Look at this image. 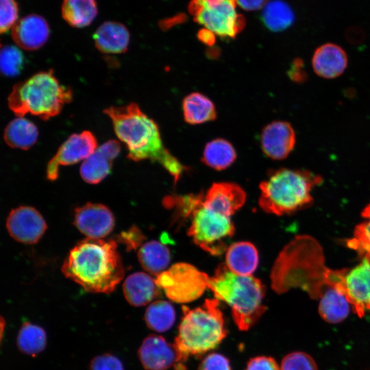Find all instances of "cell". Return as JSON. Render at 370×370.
<instances>
[{
	"instance_id": "1",
	"label": "cell",
	"mask_w": 370,
	"mask_h": 370,
	"mask_svg": "<svg viewBox=\"0 0 370 370\" xmlns=\"http://www.w3.org/2000/svg\"><path fill=\"white\" fill-rule=\"evenodd\" d=\"M346 271L327 267L320 243L309 235H298L276 258L270 275L271 288L278 294L300 288L321 305L343 295Z\"/></svg>"
},
{
	"instance_id": "2",
	"label": "cell",
	"mask_w": 370,
	"mask_h": 370,
	"mask_svg": "<svg viewBox=\"0 0 370 370\" xmlns=\"http://www.w3.org/2000/svg\"><path fill=\"white\" fill-rule=\"evenodd\" d=\"M103 112L110 118L118 138L125 144L130 160L157 162L177 181L185 167L165 148L157 124L137 104L111 106Z\"/></svg>"
},
{
	"instance_id": "3",
	"label": "cell",
	"mask_w": 370,
	"mask_h": 370,
	"mask_svg": "<svg viewBox=\"0 0 370 370\" xmlns=\"http://www.w3.org/2000/svg\"><path fill=\"white\" fill-rule=\"evenodd\" d=\"M62 271L92 293L112 292L124 276L116 242L90 238L80 241L70 251Z\"/></svg>"
},
{
	"instance_id": "4",
	"label": "cell",
	"mask_w": 370,
	"mask_h": 370,
	"mask_svg": "<svg viewBox=\"0 0 370 370\" xmlns=\"http://www.w3.org/2000/svg\"><path fill=\"white\" fill-rule=\"evenodd\" d=\"M208 288L216 299L231 307L233 319L241 330H248L266 310L262 304L265 288L260 280L236 275L225 264H220L210 277Z\"/></svg>"
},
{
	"instance_id": "5",
	"label": "cell",
	"mask_w": 370,
	"mask_h": 370,
	"mask_svg": "<svg viewBox=\"0 0 370 370\" xmlns=\"http://www.w3.org/2000/svg\"><path fill=\"white\" fill-rule=\"evenodd\" d=\"M322 181L321 176L309 171L279 169L260 183L259 206L278 216L302 210L312 204L310 193Z\"/></svg>"
},
{
	"instance_id": "6",
	"label": "cell",
	"mask_w": 370,
	"mask_h": 370,
	"mask_svg": "<svg viewBox=\"0 0 370 370\" xmlns=\"http://www.w3.org/2000/svg\"><path fill=\"white\" fill-rule=\"evenodd\" d=\"M72 98L71 89L60 84L53 71L49 70L15 84L8 103L18 117L31 114L47 120L60 114Z\"/></svg>"
},
{
	"instance_id": "7",
	"label": "cell",
	"mask_w": 370,
	"mask_h": 370,
	"mask_svg": "<svg viewBox=\"0 0 370 370\" xmlns=\"http://www.w3.org/2000/svg\"><path fill=\"white\" fill-rule=\"evenodd\" d=\"M184 315L175 345L187 359L215 348L226 336L218 299H206L199 307L182 306Z\"/></svg>"
},
{
	"instance_id": "8",
	"label": "cell",
	"mask_w": 370,
	"mask_h": 370,
	"mask_svg": "<svg viewBox=\"0 0 370 370\" xmlns=\"http://www.w3.org/2000/svg\"><path fill=\"white\" fill-rule=\"evenodd\" d=\"M204 198L190 215L188 234L204 250L214 256L221 255L227 250V244L234 234V226L230 217L206 207Z\"/></svg>"
},
{
	"instance_id": "9",
	"label": "cell",
	"mask_w": 370,
	"mask_h": 370,
	"mask_svg": "<svg viewBox=\"0 0 370 370\" xmlns=\"http://www.w3.org/2000/svg\"><path fill=\"white\" fill-rule=\"evenodd\" d=\"M236 0H191L188 10L197 23L215 35L234 38L245 25V17L236 12Z\"/></svg>"
},
{
	"instance_id": "10",
	"label": "cell",
	"mask_w": 370,
	"mask_h": 370,
	"mask_svg": "<svg viewBox=\"0 0 370 370\" xmlns=\"http://www.w3.org/2000/svg\"><path fill=\"white\" fill-rule=\"evenodd\" d=\"M210 277L194 266L176 263L164 271L156 279L168 298L177 303H188L201 296L208 288Z\"/></svg>"
},
{
	"instance_id": "11",
	"label": "cell",
	"mask_w": 370,
	"mask_h": 370,
	"mask_svg": "<svg viewBox=\"0 0 370 370\" xmlns=\"http://www.w3.org/2000/svg\"><path fill=\"white\" fill-rule=\"evenodd\" d=\"M97 148V140L92 133L84 131L70 136L59 147L47 166V177H58L59 166L69 165L86 160Z\"/></svg>"
},
{
	"instance_id": "12",
	"label": "cell",
	"mask_w": 370,
	"mask_h": 370,
	"mask_svg": "<svg viewBox=\"0 0 370 370\" xmlns=\"http://www.w3.org/2000/svg\"><path fill=\"white\" fill-rule=\"evenodd\" d=\"M362 258L354 267L347 268L342 288V294L360 317L370 312V260Z\"/></svg>"
},
{
	"instance_id": "13",
	"label": "cell",
	"mask_w": 370,
	"mask_h": 370,
	"mask_svg": "<svg viewBox=\"0 0 370 370\" xmlns=\"http://www.w3.org/2000/svg\"><path fill=\"white\" fill-rule=\"evenodd\" d=\"M6 227L10 235L16 241L34 244L41 238L47 225L36 209L31 206H19L10 212Z\"/></svg>"
},
{
	"instance_id": "14",
	"label": "cell",
	"mask_w": 370,
	"mask_h": 370,
	"mask_svg": "<svg viewBox=\"0 0 370 370\" xmlns=\"http://www.w3.org/2000/svg\"><path fill=\"white\" fill-rule=\"evenodd\" d=\"M138 353L143 366L147 370H167L171 366L187 360L175 343H169L162 336L155 334L145 338Z\"/></svg>"
},
{
	"instance_id": "15",
	"label": "cell",
	"mask_w": 370,
	"mask_h": 370,
	"mask_svg": "<svg viewBox=\"0 0 370 370\" xmlns=\"http://www.w3.org/2000/svg\"><path fill=\"white\" fill-rule=\"evenodd\" d=\"M73 223L88 238L100 239L114 229V217L105 205L87 203L75 208Z\"/></svg>"
},
{
	"instance_id": "16",
	"label": "cell",
	"mask_w": 370,
	"mask_h": 370,
	"mask_svg": "<svg viewBox=\"0 0 370 370\" xmlns=\"http://www.w3.org/2000/svg\"><path fill=\"white\" fill-rule=\"evenodd\" d=\"M295 143L294 129L289 123L282 121L268 124L260 136L263 152L273 160L286 158L294 149Z\"/></svg>"
},
{
	"instance_id": "17",
	"label": "cell",
	"mask_w": 370,
	"mask_h": 370,
	"mask_svg": "<svg viewBox=\"0 0 370 370\" xmlns=\"http://www.w3.org/2000/svg\"><path fill=\"white\" fill-rule=\"evenodd\" d=\"M48 23L41 16L31 14L18 19L12 29V36L21 48L33 51L42 47L49 37Z\"/></svg>"
},
{
	"instance_id": "18",
	"label": "cell",
	"mask_w": 370,
	"mask_h": 370,
	"mask_svg": "<svg viewBox=\"0 0 370 370\" xmlns=\"http://www.w3.org/2000/svg\"><path fill=\"white\" fill-rule=\"evenodd\" d=\"M121 151L120 143L110 140L103 143L84 160L80 167L82 179L88 184L99 183L110 172L112 161Z\"/></svg>"
},
{
	"instance_id": "19",
	"label": "cell",
	"mask_w": 370,
	"mask_h": 370,
	"mask_svg": "<svg viewBox=\"0 0 370 370\" xmlns=\"http://www.w3.org/2000/svg\"><path fill=\"white\" fill-rule=\"evenodd\" d=\"M246 193L234 183H214L204 198V204L208 208L230 217L243 206Z\"/></svg>"
},
{
	"instance_id": "20",
	"label": "cell",
	"mask_w": 370,
	"mask_h": 370,
	"mask_svg": "<svg viewBox=\"0 0 370 370\" xmlns=\"http://www.w3.org/2000/svg\"><path fill=\"white\" fill-rule=\"evenodd\" d=\"M347 56L338 45L325 43L319 47L312 56L314 73L325 79H334L343 73L347 66Z\"/></svg>"
},
{
	"instance_id": "21",
	"label": "cell",
	"mask_w": 370,
	"mask_h": 370,
	"mask_svg": "<svg viewBox=\"0 0 370 370\" xmlns=\"http://www.w3.org/2000/svg\"><path fill=\"white\" fill-rule=\"evenodd\" d=\"M93 40L97 49L107 54L125 53L130 42L127 28L116 21L103 23L93 34Z\"/></svg>"
},
{
	"instance_id": "22",
	"label": "cell",
	"mask_w": 370,
	"mask_h": 370,
	"mask_svg": "<svg viewBox=\"0 0 370 370\" xmlns=\"http://www.w3.org/2000/svg\"><path fill=\"white\" fill-rule=\"evenodd\" d=\"M160 288L156 280L143 272L130 275L123 285L126 300L134 306H142L151 302L160 295Z\"/></svg>"
},
{
	"instance_id": "23",
	"label": "cell",
	"mask_w": 370,
	"mask_h": 370,
	"mask_svg": "<svg viewBox=\"0 0 370 370\" xmlns=\"http://www.w3.org/2000/svg\"><path fill=\"white\" fill-rule=\"evenodd\" d=\"M258 251L251 243L236 242L227 249L225 264L230 271L236 275H251L258 267Z\"/></svg>"
},
{
	"instance_id": "24",
	"label": "cell",
	"mask_w": 370,
	"mask_h": 370,
	"mask_svg": "<svg viewBox=\"0 0 370 370\" xmlns=\"http://www.w3.org/2000/svg\"><path fill=\"white\" fill-rule=\"evenodd\" d=\"M38 136L36 126L23 117H18L10 121L3 134L4 140L8 145L25 150L35 144Z\"/></svg>"
},
{
	"instance_id": "25",
	"label": "cell",
	"mask_w": 370,
	"mask_h": 370,
	"mask_svg": "<svg viewBox=\"0 0 370 370\" xmlns=\"http://www.w3.org/2000/svg\"><path fill=\"white\" fill-rule=\"evenodd\" d=\"M61 12L64 20L76 28L90 25L98 13L95 0H63Z\"/></svg>"
},
{
	"instance_id": "26",
	"label": "cell",
	"mask_w": 370,
	"mask_h": 370,
	"mask_svg": "<svg viewBox=\"0 0 370 370\" xmlns=\"http://www.w3.org/2000/svg\"><path fill=\"white\" fill-rule=\"evenodd\" d=\"M184 118L190 124H200L214 120L217 112L214 103L205 95L193 92L182 102Z\"/></svg>"
},
{
	"instance_id": "27",
	"label": "cell",
	"mask_w": 370,
	"mask_h": 370,
	"mask_svg": "<svg viewBox=\"0 0 370 370\" xmlns=\"http://www.w3.org/2000/svg\"><path fill=\"white\" fill-rule=\"evenodd\" d=\"M138 258L145 270L158 275L169 265L171 254L164 245L156 241H151L140 247Z\"/></svg>"
},
{
	"instance_id": "28",
	"label": "cell",
	"mask_w": 370,
	"mask_h": 370,
	"mask_svg": "<svg viewBox=\"0 0 370 370\" xmlns=\"http://www.w3.org/2000/svg\"><path fill=\"white\" fill-rule=\"evenodd\" d=\"M262 19L269 29L280 32L293 24L295 15L291 8L284 1L271 0L263 7Z\"/></svg>"
},
{
	"instance_id": "29",
	"label": "cell",
	"mask_w": 370,
	"mask_h": 370,
	"mask_svg": "<svg viewBox=\"0 0 370 370\" xmlns=\"http://www.w3.org/2000/svg\"><path fill=\"white\" fill-rule=\"evenodd\" d=\"M236 153L233 146L224 139H215L205 147L203 162L216 170H223L235 160Z\"/></svg>"
},
{
	"instance_id": "30",
	"label": "cell",
	"mask_w": 370,
	"mask_h": 370,
	"mask_svg": "<svg viewBox=\"0 0 370 370\" xmlns=\"http://www.w3.org/2000/svg\"><path fill=\"white\" fill-rule=\"evenodd\" d=\"M145 320L151 330L162 332L169 330L175 320V312L168 301L157 300L151 303L145 313Z\"/></svg>"
},
{
	"instance_id": "31",
	"label": "cell",
	"mask_w": 370,
	"mask_h": 370,
	"mask_svg": "<svg viewBox=\"0 0 370 370\" xmlns=\"http://www.w3.org/2000/svg\"><path fill=\"white\" fill-rule=\"evenodd\" d=\"M47 336L45 330L40 326L25 323L17 336V345L19 349L28 355L34 356L45 347Z\"/></svg>"
},
{
	"instance_id": "32",
	"label": "cell",
	"mask_w": 370,
	"mask_h": 370,
	"mask_svg": "<svg viewBox=\"0 0 370 370\" xmlns=\"http://www.w3.org/2000/svg\"><path fill=\"white\" fill-rule=\"evenodd\" d=\"M362 217L366 220L356 227L354 238L349 240L347 245L356 250L362 258L370 260V204L362 210Z\"/></svg>"
},
{
	"instance_id": "33",
	"label": "cell",
	"mask_w": 370,
	"mask_h": 370,
	"mask_svg": "<svg viewBox=\"0 0 370 370\" xmlns=\"http://www.w3.org/2000/svg\"><path fill=\"white\" fill-rule=\"evenodd\" d=\"M24 63L22 51L16 46L6 45L1 50V71L8 77L19 74Z\"/></svg>"
},
{
	"instance_id": "34",
	"label": "cell",
	"mask_w": 370,
	"mask_h": 370,
	"mask_svg": "<svg viewBox=\"0 0 370 370\" xmlns=\"http://www.w3.org/2000/svg\"><path fill=\"white\" fill-rule=\"evenodd\" d=\"M280 370H318L314 359L301 352H292L282 360Z\"/></svg>"
},
{
	"instance_id": "35",
	"label": "cell",
	"mask_w": 370,
	"mask_h": 370,
	"mask_svg": "<svg viewBox=\"0 0 370 370\" xmlns=\"http://www.w3.org/2000/svg\"><path fill=\"white\" fill-rule=\"evenodd\" d=\"M0 32H7L18 21V7L15 0H0Z\"/></svg>"
},
{
	"instance_id": "36",
	"label": "cell",
	"mask_w": 370,
	"mask_h": 370,
	"mask_svg": "<svg viewBox=\"0 0 370 370\" xmlns=\"http://www.w3.org/2000/svg\"><path fill=\"white\" fill-rule=\"evenodd\" d=\"M90 370H124L121 360L111 354L96 356L90 362Z\"/></svg>"
},
{
	"instance_id": "37",
	"label": "cell",
	"mask_w": 370,
	"mask_h": 370,
	"mask_svg": "<svg viewBox=\"0 0 370 370\" xmlns=\"http://www.w3.org/2000/svg\"><path fill=\"white\" fill-rule=\"evenodd\" d=\"M145 239L143 234L136 226H133L117 236L116 241L125 245L127 250L136 249Z\"/></svg>"
},
{
	"instance_id": "38",
	"label": "cell",
	"mask_w": 370,
	"mask_h": 370,
	"mask_svg": "<svg viewBox=\"0 0 370 370\" xmlns=\"http://www.w3.org/2000/svg\"><path fill=\"white\" fill-rule=\"evenodd\" d=\"M198 370H231L230 362L224 356L212 353L201 362Z\"/></svg>"
},
{
	"instance_id": "39",
	"label": "cell",
	"mask_w": 370,
	"mask_h": 370,
	"mask_svg": "<svg viewBox=\"0 0 370 370\" xmlns=\"http://www.w3.org/2000/svg\"><path fill=\"white\" fill-rule=\"evenodd\" d=\"M246 370H280V368L273 358L258 356L248 362Z\"/></svg>"
},
{
	"instance_id": "40",
	"label": "cell",
	"mask_w": 370,
	"mask_h": 370,
	"mask_svg": "<svg viewBox=\"0 0 370 370\" xmlns=\"http://www.w3.org/2000/svg\"><path fill=\"white\" fill-rule=\"evenodd\" d=\"M288 75L291 79L295 82L301 83L306 79V74L301 60L297 58L293 62Z\"/></svg>"
},
{
	"instance_id": "41",
	"label": "cell",
	"mask_w": 370,
	"mask_h": 370,
	"mask_svg": "<svg viewBox=\"0 0 370 370\" xmlns=\"http://www.w3.org/2000/svg\"><path fill=\"white\" fill-rule=\"evenodd\" d=\"M268 0H236L237 4L247 11H254L263 8Z\"/></svg>"
},
{
	"instance_id": "42",
	"label": "cell",
	"mask_w": 370,
	"mask_h": 370,
	"mask_svg": "<svg viewBox=\"0 0 370 370\" xmlns=\"http://www.w3.org/2000/svg\"><path fill=\"white\" fill-rule=\"evenodd\" d=\"M197 37L200 41L208 46L213 45L215 42V34L206 28L200 29Z\"/></svg>"
},
{
	"instance_id": "43",
	"label": "cell",
	"mask_w": 370,
	"mask_h": 370,
	"mask_svg": "<svg viewBox=\"0 0 370 370\" xmlns=\"http://www.w3.org/2000/svg\"><path fill=\"white\" fill-rule=\"evenodd\" d=\"M175 370H186V367L182 363H177L175 365H174Z\"/></svg>"
}]
</instances>
